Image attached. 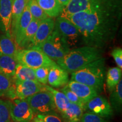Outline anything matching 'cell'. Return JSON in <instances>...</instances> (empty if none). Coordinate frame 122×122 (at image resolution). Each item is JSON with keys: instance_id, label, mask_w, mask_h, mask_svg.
I'll list each match as a JSON object with an SVG mask.
<instances>
[{"instance_id": "1", "label": "cell", "mask_w": 122, "mask_h": 122, "mask_svg": "<svg viewBox=\"0 0 122 122\" xmlns=\"http://www.w3.org/2000/svg\"><path fill=\"white\" fill-rule=\"evenodd\" d=\"M122 16V0L75 13L66 18L79 30L84 45L102 49L115 37Z\"/></svg>"}, {"instance_id": "2", "label": "cell", "mask_w": 122, "mask_h": 122, "mask_svg": "<svg viewBox=\"0 0 122 122\" xmlns=\"http://www.w3.org/2000/svg\"><path fill=\"white\" fill-rule=\"evenodd\" d=\"M102 49L84 45L72 49L64 57L57 61V65L71 74L93 61L102 57Z\"/></svg>"}, {"instance_id": "3", "label": "cell", "mask_w": 122, "mask_h": 122, "mask_svg": "<svg viewBox=\"0 0 122 122\" xmlns=\"http://www.w3.org/2000/svg\"><path fill=\"white\" fill-rule=\"evenodd\" d=\"M105 59L101 57L71 73V80L94 88L100 93L106 77Z\"/></svg>"}, {"instance_id": "4", "label": "cell", "mask_w": 122, "mask_h": 122, "mask_svg": "<svg viewBox=\"0 0 122 122\" xmlns=\"http://www.w3.org/2000/svg\"><path fill=\"white\" fill-rule=\"evenodd\" d=\"M36 48L56 61L62 58L70 50L66 41L56 27L51 35Z\"/></svg>"}, {"instance_id": "5", "label": "cell", "mask_w": 122, "mask_h": 122, "mask_svg": "<svg viewBox=\"0 0 122 122\" xmlns=\"http://www.w3.org/2000/svg\"><path fill=\"white\" fill-rule=\"evenodd\" d=\"M15 59L18 63L33 70L41 67L50 68L57 65L54 61L50 59L41 50L37 48L19 49L15 56Z\"/></svg>"}, {"instance_id": "6", "label": "cell", "mask_w": 122, "mask_h": 122, "mask_svg": "<svg viewBox=\"0 0 122 122\" xmlns=\"http://www.w3.org/2000/svg\"><path fill=\"white\" fill-rule=\"evenodd\" d=\"M26 99L33 113L37 115L54 112L56 110L52 94L47 90L36 93Z\"/></svg>"}, {"instance_id": "7", "label": "cell", "mask_w": 122, "mask_h": 122, "mask_svg": "<svg viewBox=\"0 0 122 122\" xmlns=\"http://www.w3.org/2000/svg\"><path fill=\"white\" fill-rule=\"evenodd\" d=\"M55 27L66 41L70 50L75 48L81 41V36L77 27L67 18L58 16Z\"/></svg>"}, {"instance_id": "8", "label": "cell", "mask_w": 122, "mask_h": 122, "mask_svg": "<svg viewBox=\"0 0 122 122\" xmlns=\"http://www.w3.org/2000/svg\"><path fill=\"white\" fill-rule=\"evenodd\" d=\"M10 115L14 122H30L34 117L27 99L15 98L8 101Z\"/></svg>"}, {"instance_id": "9", "label": "cell", "mask_w": 122, "mask_h": 122, "mask_svg": "<svg viewBox=\"0 0 122 122\" xmlns=\"http://www.w3.org/2000/svg\"><path fill=\"white\" fill-rule=\"evenodd\" d=\"M118 1L121 0H70L67 5L64 7L59 16L66 18L78 12Z\"/></svg>"}, {"instance_id": "10", "label": "cell", "mask_w": 122, "mask_h": 122, "mask_svg": "<svg viewBox=\"0 0 122 122\" xmlns=\"http://www.w3.org/2000/svg\"><path fill=\"white\" fill-rule=\"evenodd\" d=\"M84 111L103 118H110L113 115V110L109 102L105 97L98 95L85 103Z\"/></svg>"}, {"instance_id": "11", "label": "cell", "mask_w": 122, "mask_h": 122, "mask_svg": "<svg viewBox=\"0 0 122 122\" xmlns=\"http://www.w3.org/2000/svg\"><path fill=\"white\" fill-rule=\"evenodd\" d=\"M16 98L25 99L36 93L45 91V85L37 81L14 80Z\"/></svg>"}, {"instance_id": "12", "label": "cell", "mask_w": 122, "mask_h": 122, "mask_svg": "<svg viewBox=\"0 0 122 122\" xmlns=\"http://www.w3.org/2000/svg\"><path fill=\"white\" fill-rule=\"evenodd\" d=\"M55 28V20L48 17L40 21L36 33L28 48H36L42 44L53 32Z\"/></svg>"}, {"instance_id": "13", "label": "cell", "mask_w": 122, "mask_h": 122, "mask_svg": "<svg viewBox=\"0 0 122 122\" xmlns=\"http://www.w3.org/2000/svg\"><path fill=\"white\" fill-rule=\"evenodd\" d=\"M13 1L0 0V30L10 37H12L11 27Z\"/></svg>"}, {"instance_id": "14", "label": "cell", "mask_w": 122, "mask_h": 122, "mask_svg": "<svg viewBox=\"0 0 122 122\" xmlns=\"http://www.w3.org/2000/svg\"><path fill=\"white\" fill-rule=\"evenodd\" d=\"M67 86L76 94L84 104L100 93L94 88L74 80H69Z\"/></svg>"}, {"instance_id": "15", "label": "cell", "mask_w": 122, "mask_h": 122, "mask_svg": "<svg viewBox=\"0 0 122 122\" xmlns=\"http://www.w3.org/2000/svg\"><path fill=\"white\" fill-rule=\"evenodd\" d=\"M68 81V73L61 67L57 63L50 68L48 77V83L51 87H62L67 84Z\"/></svg>"}, {"instance_id": "16", "label": "cell", "mask_w": 122, "mask_h": 122, "mask_svg": "<svg viewBox=\"0 0 122 122\" xmlns=\"http://www.w3.org/2000/svg\"><path fill=\"white\" fill-rule=\"evenodd\" d=\"M47 16L57 18L61 14L63 7L58 0H36Z\"/></svg>"}, {"instance_id": "17", "label": "cell", "mask_w": 122, "mask_h": 122, "mask_svg": "<svg viewBox=\"0 0 122 122\" xmlns=\"http://www.w3.org/2000/svg\"><path fill=\"white\" fill-rule=\"evenodd\" d=\"M40 23V20L32 18L31 22L24 30L19 41L16 43L18 46L23 49L28 48L30 42L34 37Z\"/></svg>"}, {"instance_id": "18", "label": "cell", "mask_w": 122, "mask_h": 122, "mask_svg": "<svg viewBox=\"0 0 122 122\" xmlns=\"http://www.w3.org/2000/svg\"><path fill=\"white\" fill-rule=\"evenodd\" d=\"M3 96L9 97L11 100L16 98L13 78L0 73V97Z\"/></svg>"}, {"instance_id": "19", "label": "cell", "mask_w": 122, "mask_h": 122, "mask_svg": "<svg viewBox=\"0 0 122 122\" xmlns=\"http://www.w3.org/2000/svg\"><path fill=\"white\" fill-rule=\"evenodd\" d=\"M17 63V61L14 57L0 55V73L13 78Z\"/></svg>"}, {"instance_id": "20", "label": "cell", "mask_w": 122, "mask_h": 122, "mask_svg": "<svg viewBox=\"0 0 122 122\" xmlns=\"http://www.w3.org/2000/svg\"><path fill=\"white\" fill-rule=\"evenodd\" d=\"M18 50L17 44L13 38L5 34L0 35V55H7L15 58Z\"/></svg>"}, {"instance_id": "21", "label": "cell", "mask_w": 122, "mask_h": 122, "mask_svg": "<svg viewBox=\"0 0 122 122\" xmlns=\"http://www.w3.org/2000/svg\"><path fill=\"white\" fill-rule=\"evenodd\" d=\"M28 0H14L12 7L11 32L13 37L20 18L26 6Z\"/></svg>"}, {"instance_id": "22", "label": "cell", "mask_w": 122, "mask_h": 122, "mask_svg": "<svg viewBox=\"0 0 122 122\" xmlns=\"http://www.w3.org/2000/svg\"><path fill=\"white\" fill-rule=\"evenodd\" d=\"M45 89L47 91L50 92L52 94L56 109L61 114L63 113L68 107L70 103L69 100L67 98L65 94L62 92L57 91L54 88H52L49 85H45Z\"/></svg>"}, {"instance_id": "23", "label": "cell", "mask_w": 122, "mask_h": 122, "mask_svg": "<svg viewBox=\"0 0 122 122\" xmlns=\"http://www.w3.org/2000/svg\"><path fill=\"white\" fill-rule=\"evenodd\" d=\"M32 20V16L30 14L28 7L27 5L21 15V17L20 18L18 25L13 36V39L14 40L16 44L19 41L22 33L31 22Z\"/></svg>"}, {"instance_id": "24", "label": "cell", "mask_w": 122, "mask_h": 122, "mask_svg": "<svg viewBox=\"0 0 122 122\" xmlns=\"http://www.w3.org/2000/svg\"><path fill=\"white\" fill-rule=\"evenodd\" d=\"M84 112L83 107L76 103L70 102L68 107L61 115L66 122L80 121Z\"/></svg>"}, {"instance_id": "25", "label": "cell", "mask_w": 122, "mask_h": 122, "mask_svg": "<svg viewBox=\"0 0 122 122\" xmlns=\"http://www.w3.org/2000/svg\"><path fill=\"white\" fill-rule=\"evenodd\" d=\"M13 79L14 80L37 81L35 76V70L19 63L16 65Z\"/></svg>"}, {"instance_id": "26", "label": "cell", "mask_w": 122, "mask_h": 122, "mask_svg": "<svg viewBox=\"0 0 122 122\" xmlns=\"http://www.w3.org/2000/svg\"><path fill=\"white\" fill-rule=\"evenodd\" d=\"M110 104L113 110L118 112L122 109V79L110 96Z\"/></svg>"}, {"instance_id": "27", "label": "cell", "mask_w": 122, "mask_h": 122, "mask_svg": "<svg viewBox=\"0 0 122 122\" xmlns=\"http://www.w3.org/2000/svg\"><path fill=\"white\" fill-rule=\"evenodd\" d=\"M122 69L118 67L110 68L106 74L107 87L111 92L122 79Z\"/></svg>"}, {"instance_id": "28", "label": "cell", "mask_w": 122, "mask_h": 122, "mask_svg": "<svg viewBox=\"0 0 122 122\" xmlns=\"http://www.w3.org/2000/svg\"><path fill=\"white\" fill-rule=\"evenodd\" d=\"M27 5L33 19L41 21L48 17L36 0H28Z\"/></svg>"}, {"instance_id": "29", "label": "cell", "mask_w": 122, "mask_h": 122, "mask_svg": "<svg viewBox=\"0 0 122 122\" xmlns=\"http://www.w3.org/2000/svg\"><path fill=\"white\" fill-rule=\"evenodd\" d=\"M10 107L7 101L0 99V122H11Z\"/></svg>"}, {"instance_id": "30", "label": "cell", "mask_w": 122, "mask_h": 122, "mask_svg": "<svg viewBox=\"0 0 122 122\" xmlns=\"http://www.w3.org/2000/svg\"><path fill=\"white\" fill-rule=\"evenodd\" d=\"M49 70L50 67H41L34 70L35 76L37 81L43 85H46L48 83V77Z\"/></svg>"}, {"instance_id": "31", "label": "cell", "mask_w": 122, "mask_h": 122, "mask_svg": "<svg viewBox=\"0 0 122 122\" xmlns=\"http://www.w3.org/2000/svg\"><path fill=\"white\" fill-rule=\"evenodd\" d=\"M61 92H62L65 94L67 98L69 100L70 102L76 103V104L80 105V106H82L84 108V103H83V102L76 95L75 93H74L71 90H70L68 88L67 85L64 86V87L62 89H61Z\"/></svg>"}, {"instance_id": "32", "label": "cell", "mask_w": 122, "mask_h": 122, "mask_svg": "<svg viewBox=\"0 0 122 122\" xmlns=\"http://www.w3.org/2000/svg\"><path fill=\"white\" fill-rule=\"evenodd\" d=\"M80 121V122H107L104 118L89 112H84Z\"/></svg>"}, {"instance_id": "33", "label": "cell", "mask_w": 122, "mask_h": 122, "mask_svg": "<svg viewBox=\"0 0 122 122\" xmlns=\"http://www.w3.org/2000/svg\"><path fill=\"white\" fill-rule=\"evenodd\" d=\"M36 117L46 122H62L60 117L54 112L45 114H37Z\"/></svg>"}, {"instance_id": "34", "label": "cell", "mask_w": 122, "mask_h": 122, "mask_svg": "<svg viewBox=\"0 0 122 122\" xmlns=\"http://www.w3.org/2000/svg\"><path fill=\"white\" fill-rule=\"evenodd\" d=\"M111 56L119 68H122V49L121 48H115L112 50Z\"/></svg>"}, {"instance_id": "35", "label": "cell", "mask_w": 122, "mask_h": 122, "mask_svg": "<svg viewBox=\"0 0 122 122\" xmlns=\"http://www.w3.org/2000/svg\"><path fill=\"white\" fill-rule=\"evenodd\" d=\"M58 2L60 3V4L64 8V7H65L68 4L70 0H58Z\"/></svg>"}, {"instance_id": "36", "label": "cell", "mask_w": 122, "mask_h": 122, "mask_svg": "<svg viewBox=\"0 0 122 122\" xmlns=\"http://www.w3.org/2000/svg\"><path fill=\"white\" fill-rule=\"evenodd\" d=\"M32 122H46L44 121V120L38 118V117H33V118L32 119Z\"/></svg>"}, {"instance_id": "37", "label": "cell", "mask_w": 122, "mask_h": 122, "mask_svg": "<svg viewBox=\"0 0 122 122\" xmlns=\"http://www.w3.org/2000/svg\"><path fill=\"white\" fill-rule=\"evenodd\" d=\"M68 122H80V121H70Z\"/></svg>"}]
</instances>
